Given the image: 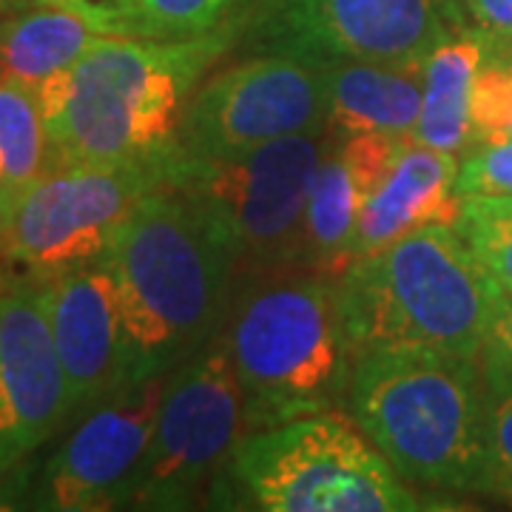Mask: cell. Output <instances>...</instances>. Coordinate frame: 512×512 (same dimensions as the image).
Wrapping results in <instances>:
<instances>
[{"mask_svg": "<svg viewBox=\"0 0 512 512\" xmlns=\"http://www.w3.org/2000/svg\"><path fill=\"white\" fill-rule=\"evenodd\" d=\"M40 296L69 387L72 416L128 387L126 333L109 268L97 259L40 279Z\"/></svg>", "mask_w": 512, "mask_h": 512, "instance_id": "obj_14", "label": "cell"}, {"mask_svg": "<svg viewBox=\"0 0 512 512\" xmlns=\"http://www.w3.org/2000/svg\"><path fill=\"white\" fill-rule=\"evenodd\" d=\"M453 6H456V12H461V0H453Z\"/></svg>", "mask_w": 512, "mask_h": 512, "instance_id": "obj_32", "label": "cell"}, {"mask_svg": "<svg viewBox=\"0 0 512 512\" xmlns=\"http://www.w3.org/2000/svg\"><path fill=\"white\" fill-rule=\"evenodd\" d=\"M350 350L427 348L478 359L498 302L456 225H424L350 262L336 279Z\"/></svg>", "mask_w": 512, "mask_h": 512, "instance_id": "obj_4", "label": "cell"}, {"mask_svg": "<svg viewBox=\"0 0 512 512\" xmlns=\"http://www.w3.org/2000/svg\"><path fill=\"white\" fill-rule=\"evenodd\" d=\"M481 370H512V293H501L487 328Z\"/></svg>", "mask_w": 512, "mask_h": 512, "instance_id": "obj_28", "label": "cell"}, {"mask_svg": "<svg viewBox=\"0 0 512 512\" xmlns=\"http://www.w3.org/2000/svg\"><path fill=\"white\" fill-rule=\"evenodd\" d=\"M325 148L328 131L234 154L174 148L165 160V185L200 208L234 262L279 268L302 259L308 194Z\"/></svg>", "mask_w": 512, "mask_h": 512, "instance_id": "obj_7", "label": "cell"}, {"mask_svg": "<svg viewBox=\"0 0 512 512\" xmlns=\"http://www.w3.org/2000/svg\"><path fill=\"white\" fill-rule=\"evenodd\" d=\"M348 407L407 484L484 490L487 384L478 359L427 348L356 353Z\"/></svg>", "mask_w": 512, "mask_h": 512, "instance_id": "obj_3", "label": "cell"}, {"mask_svg": "<svg viewBox=\"0 0 512 512\" xmlns=\"http://www.w3.org/2000/svg\"><path fill=\"white\" fill-rule=\"evenodd\" d=\"M504 140H512V123L507 126V131H504Z\"/></svg>", "mask_w": 512, "mask_h": 512, "instance_id": "obj_31", "label": "cell"}, {"mask_svg": "<svg viewBox=\"0 0 512 512\" xmlns=\"http://www.w3.org/2000/svg\"><path fill=\"white\" fill-rule=\"evenodd\" d=\"M456 228L498 291L512 293V197H461Z\"/></svg>", "mask_w": 512, "mask_h": 512, "instance_id": "obj_22", "label": "cell"}, {"mask_svg": "<svg viewBox=\"0 0 512 512\" xmlns=\"http://www.w3.org/2000/svg\"><path fill=\"white\" fill-rule=\"evenodd\" d=\"M458 194L512 197V140L467 148L458 160Z\"/></svg>", "mask_w": 512, "mask_h": 512, "instance_id": "obj_26", "label": "cell"}, {"mask_svg": "<svg viewBox=\"0 0 512 512\" xmlns=\"http://www.w3.org/2000/svg\"><path fill=\"white\" fill-rule=\"evenodd\" d=\"M490 52V43L481 32L450 29L439 46L427 55L421 66L424 92H421V117L413 140L421 146L464 154L473 146L470 134V92L481 63Z\"/></svg>", "mask_w": 512, "mask_h": 512, "instance_id": "obj_18", "label": "cell"}, {"mask_svg": "<svg viewBox=\"0 0 512 512\" xmlns=\"http://www.w3.org/2000/svg\"><path fill=\"white\" fill-rule=\"evenodd\" d=\"M35 3H69V6H77V9H86V12H92V15H100V18H109L114 20L126 35H131V29H128L126 18L117 12V9H111L106 6L103 0H0V6L3 9H12V12H18V9H26V6H35ZM114 3V0H111ZM117 6V3H114Z\"/></svg>", "mask_w": 512, "mask_h": 512, "instance_id": "obj_29", "label": "cell"}, {"mask_svg": "<svg viewBox=\"0 0 512 512\" xmlns=\"http://www.w3.org/2000/svg\"><path fill=\"white\" fill-rule=\"evenodd\" d=\"M165 376L128 384L86 410L83 421L46 461L32 484L29 507L103 512L128 507L146 467Z\"/></svg>", "mask_w": 512, "mask_h": 512, "instance_id": "obj_12", "label": "cell"}, {"mask_svg": "<svg viewBox=\"0 0 512 512\" xmlns=\"http://www.w3.org/2000/svg\"><path fill=\"white\" fill-rule=\"evenodd\" d=\"M242 32V20L194 37L103 35L37 89L55 165L163 157L180 143L194 89Z\"/></svg>", "mask_w": 512, "mask_h": 512, "instance_id": "obj_1", "label": "cell"}, {"mask_svg": "<svg viewBox=\"0 0 512 512\" xmlns=\"http://www.w3.org/2000/svg\"><path fill=\"white\" fill-rule=\"evenodd\" d=\"M487 384V481L484 493L512 504V370H484Z\"/></svg>", "mask_w": 512, "mask_h": 512, "instance_id": "obj_23", "label": "cell"}, {"mask_svg": "<svg viewBox=\"0 0 512 512\" xmlns=\"http://www.w3.org/2000/svg\"><path fill=\"white\" fill-rule=\"evenodd\" d=\"M325 131V66L288 52H268L217 72L194 92L177 148L188 154H234Z\"/></svg>", "mask_w": 512, "mask_h": 512, "instance_id": "obj_10", "label": "cell"}, {"mask_svg": "<svg viewBox=\"0 0 512 512\" xmlns=\"http://www.w3.org/2000/svg\"><path fill=\"white\" fill-rule=\"evenodd\" d=\"M512 123V60L490 55L473 80L470 134L476 143H498Z\"/></svg>", "mask_w": 512, "mask_h": 512, "instance_id": "obj_24", "label": "cell"}, {"mask_svg": "<svg viewBox=\"0 0 512 512\" xmlns=\"http://www.w3.org/2000/svg\"><path fill=\"white\" fill-rule=\"evenodd\" d=\"M72 419L40 282L0 291V476L35 456Z\"/></svg>", "mask_w": 512, "mask_h": 512, "instance_id": "obj_13", "label": "cell"}, {"mask_svg": "<svg viewBox=\"0 0 512 512\" xmlns=\"http://www.w3.org/2000/svg\"><path fill=\"white\" fill-rule=\"evenodd\" d=\"M231 476L265 512L433 510L353 416L336 410L248 433L231 456Z\"/></svg>", "mask_w": 512, "mask_h": 512, "instance_id": "obj_6", "label": "cell"}, {"mask_svg": "<svg viewBox=\"0 0 512 512\" xmlns=\"http://www.w3.org/2000/svg\"><path fill=\"white\" fill-rule=\"evenodd\" d=\"M328 134H390L413 140L421 117V69L384 63H330Z\"/></svg>", "mask_w": 512, "mask_h": 512, "instance_id": "obj_16", "label": "cell"}, {"mask_svg": "<svg viewBox=\"0 0 512 512\" xmlns=\"http://www.w3.org/2000/svg\"><path fill=\"white\" fill-rule=\"evenodd\" d=\"M458 160V154L407 140L399 163L359 211L350 262L376 254L424 225H456L461 211Z\"/></svg>", "mask_w": 512, "mask_h": 512, "instance_id": "obj_15", "label": "cell"}, {"mask_svg": "<svg viewBox=\"0 0 512 512\" xmlns=\"http://www.w3.org/2000/svg\"><path fill=\"white\" fill-rule=\"evenodd\" d=\"M458 20L453 0H274L262 20L271 52L319 66L384 63L421 69Z\"/></svg>", "mask_w": 512, "mask_h": 512, "instance_id": "obj_11", "label": "cell"}, {"mask_svg": "<svg viewBox=\"0 0 512 512\" xmlns=\"http://www.w3.org/2000/svg\"><path fill=\"white\" fill-rule=\"evenodd\" d=\"M461 12L490 43L493 55L512 49V0H461Z\"/></svg>", "mask_w": 512, "mask_h": 512, "instance_id": "obj_27", "label": "cell"}, {"mask_svg": "<svg viewBox=\"0 0 512 512\" xmlns=\"http://www.w3.org/2000/svg\"><path fill=\"white\" fill-rule=\"evenodd\" d=\"M225 339L248 433L336 410L348 396L353 350L336 279L293 276L256 288L242 299Z\"/></svg>", "mask_w": 512, "mask_h": 512, "instance_id": "obj_5", "label": "cell"}, {"mask_svg": "<svg viewBox=\"0 0 512 512\" xmlns=\"http://www.w3.org/2000/svg\"><path fill=\"white\" fill-rule=\"evenodd\" d=\"M100 262L117 288L131 384L168 376L205 345L237 265L200 208L168 185L120 222Z\"/></svg>", "mask_w": 512, "mask_h": 512, "instance_id": "obj_2", "label": "cell"}, {"mask_svg": "<svg viewBox=\"0 0 512 512\" xmlns=\"http://www.w3.org/2000/svg\"><path fill=\"white\" fill-rule=\"evenodd\" d=\"M114 3H117V9H120V12H123V18H126V9L131 6V0H114Z\"/></svg>", "mask_w": 512, "mask_h": 512, "instance_id": "obj_30", "label": "cell"}, {"mask_svg": "<svg viewBox=\"0 0 512 512\" xmlns=\"http://www.w3.org/2000/svg\"><path fill=\"white\" fill-rule=\"evenodd\" d=\"M259 0H131V35L194 37L248 18Z\"/></svg>", "mask_w": 512, "mask_h": 512, "instance_id": "obj_21", "label": "cell"}, {"mask_svg": "<svg viewBox=\"0 0 512 512\" xmlns=\"http://www.w3.org/2000/svg\"><path fill=\"white\" fill-rule=\"evenodd\" d=\"M245 433L237 367L220 336L165 376L146 467L128 507L191 510Z\"/></svg>", "mask_w": 512, "mask_h": 512, "instance_id": "obj_9", "label": "cell"}, {"mask_svg": "<svg viewBox=\"0 0 512 512\" xmlns=\"http://www.w3.org/2000/svg\"><path fill=\"white\" fill-rule=\"evenodd\" d=\"M103 35H126L114 20L69 3H35L0 26V74L29 89L72 69Z\"/></svg>", "mask_w": 512, "mask_h": 512, "instance_id": "obj_17", "label": "cell"}, {"mask_svg": "<svg viewBox=\"0 0 512 512\" xmlns=\"http://www.w3.org/2000/svg\"><path fill=\"white\" fill-rule=\"evenodd\" d=\"M362 200L350 180V171L336 140L328 134V148L313 174L308 211H305V242L302 262L316 274L339 279L350 265V242L356 234Z\"/></svg>", "mask_w": 512, "mask_h": 512, "instance_id": "obj_19", "label": "cell"}, {"mask_svg": "<svg viewBox=\"0 0 512 512\" xmlns=\"http://www.w3.org/2000/svg\"><path fill=\"white\" fill-rule=\"evenodd\" d=\"M168 154L114 165H55L9 211L0 251L40 279L97 262L120 222L165 185Z\"/></svg>", "mask_w": 512, "mask_h": 512, "instance_id": "obj_8", "label": "cell"}, {"mask_svg": "<svg viewBox=\"0 0 512 512\" xmlns=\"http://www.w3.org/2000/svg\"><path fill=\"white\" fill-rule=\"evenodd\" d=\"M0 231H3V214H0Z\"/></svg>", "mask_w": 512, "mask_h": 512, "instance_id": "obj_33", "label": "cell"}, {"mask_svg": "<svg viewBox=\"0 0 512 512\" xmlns=\"http://www.w3.org/2000/svg\"><path fill=\"white\" fill-rule=\"evenodd\" d=\"M336 146L342 151V160L348 165L350 180L359 191V200L365 205L379 185L387 180V174L393 171V165L399 163L402 157L404 143L399 137H390V134H350V137H333Z\"/></svg>", "mask_w": 512, "mask_h": 512, "instance_id": "obj_25", "label": "cell"}, {"mask_svg": "<svg viewBox=\"0 0 512 512\" xmlns=\"http://www.w3.org/2000/svg\"><path fill=\"white\" fill-rule=\"evenodd\" d=\"M55 168L49 128L35 92L0 74V214L3 225L15 202Z\"/></svg>", "mask_w": 512, "mask_h": 512, "instance_id": "obj_20", "label": "cell"}]
</instances>
